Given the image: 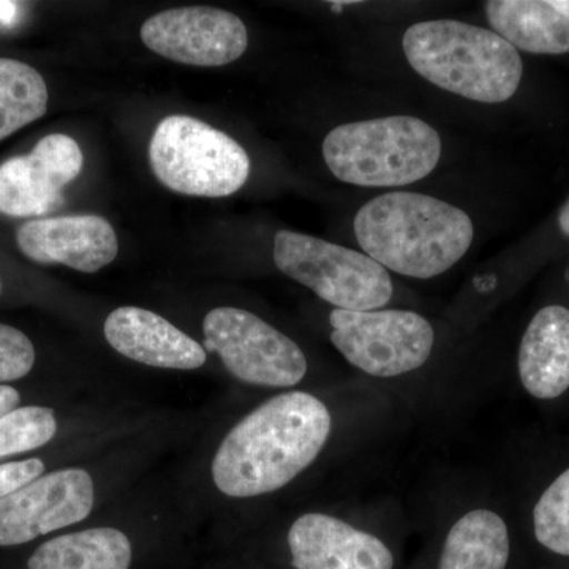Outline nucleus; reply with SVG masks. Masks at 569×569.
Segmentation results:
<instances>
[{
    "mask_svg": "<svg viewBox=\"0 0 569 569\" xmlns=\"http://www.w3.org/2000/svg\"><path fill=\"white\" fill-rule=\"evenodd\" d=\"M328 407L309 392L291 391L254 408L223 438L212 479L228 497L276 492L312 466L331 433Z\"/></svg>",
    "mask_w": 569,
    "mask_h": 569,
    "instance_id": "obj_1",
    "label": "nucleus"
},
{
    "mask_svg": "<svg viewBox=\"0 0 569 569\" xmlns=\"http://www.w3.org/2000/svg\"><path fill=\"white\" fill-rule=\"evenodd\" d=\"M367 257L389 271L432 279L458 263L473 242L468 213L429 194L395 192L373 198L355 217Z\"/></svg>",
    "mask_w": 569,
    "mask_h": 569,
    "instance_id": "obj_2",
    "label": "nucleus"
},
{
    "mask_svg": "<svg viewBox=\"0 0 569 569\" xmlns=\"http://www.w3.org/2000/svg\"><path fill=\"white\" fill-rule=\"evenodd\" d=\"M408 63L437 88L479 103H503L522 81L518 50L498 33L456 20L417 22L403 36Z\"/></svg>",
    "mask_w": 569,
    "mask_h": 569,
    "instance_id": "obj_3",
    "label": "nucleus"
},
{
    "mask_svg": "<svg viewBox=\"0 0 569 569\" xmlns=\"http://www.w3.org/2000/svg\"><path fill=\"white\" fill-rule=\"evenodd\" d=\"M325 162L339 181L359 187H399L436 170L441 138L411 116L343 123L326 134Z\"/></svg>",
    "mask_w": 569,
    "mask_h": 569,
    "instance_id": "obj_4",
    "label": "nucleus"
},
{
    "mask_svg": "<svg viewBox=\"0 0 569 569\" xmlns=\"http://www.w3.org/2000/svg\"><path fill=\"white\" fill-rule=\"evenodd\" d=\"M153 174L173 192L223 198L247 182L250 159L227 133L189 116H170L149 144Z\"/></svg>",
    "mask_w": 569,
    "mask_h": 569,
    "instance_id": "obj_5",
    "label": "nucleus"
},
{
    "mask_svg": "<svg viewBox=\"0 0 569 569\" xmlns=\"http://www.w3.org/2000/svg\"><path fill=\"white\" fill-rule=\"evenodd\" d=\"M274 261L280 272L336 309L370 312L387 306L395 295L388 269L376 260L309 234L279 231Z\"/></svg>",
    "mask_w": 569,
    "mask_h": 569,
    "instance_id": "obj_6",
    "label": "nucleus"
},
{
    "mask_svg": "<svg viewBox=\"0 0 569 569\" xmlns=\"http://www.w3.org/2000/svg\"><path fill=\"white\" fill-rule=\"evenodd\" d=\"M331 342L351 366L372 377L413 372L432 355V326L410 310H332Z\"/></svg>",
    "mask_w": 569,
    "mask_h": 569,
    "instance_id": "obj_7",
    "label": "nucleus"
},
{
    "mask_svg": "<svg viewBox=\"0 0 569 569\" xmlns=\"http://www.w3.org/2000/svg\"><path fill=\"white\" fill-rule=\"evenodd\" d=\"M204 350L217 353L231 376L266 388L296 387L307 373L298 343L247 310L219 307L204 318Z\"/></svg>",
    "mask_w": 569,
    "mask_h": 569,
    "instance_id": "obj_8",
    "label": "nucleus"
},
{
    "mask_svg": "<svg viewBox=\"0 0 569 569\" xmlns=\"http://www.w3.org/2000/svg\"><path fill=\"white\" fill-rule=\"evenodd\" d=\"M93 481L81 468L52 471L0 498V546H18L91 515Z\"/></svg>",
    "mask_w": 569,
    "mask_h": 569,
    "instance_id": "obj_9",
    "label": "nucleus"
},
{
    "mask_svg": "<svg viewBox=\"0 0 569 569\" xmlns=\"http://www.w3.org/2000/svg\"><path fill=\"white\" fill-rule=\"evenodd\" d=\"M141 40L170 61L197 67H222L238 61L249 44L241 18L212 7L164 10L146 20Z\"/></svg>",
    "mask_w": 569,
    "mask_h": 569,
    "instance_id": "obj_10",
    "label": "nucleus"
},
{
    "mask_svg": "<svg viewBox=\"0 0 569 569\" xmlns=\"http://www.w3.org/2000/svg\"><path fill=\"white\" fill-rule=\"evenodd\" d=\"M82 152L69 134L41 138L29 156L0 164V212L39 217L63 203L62 189L80 176Z\"/></svg>",
    "mask_w": 569,
    "mask_h": 569,
    "instance_id": "obj_11",
    "label": "nucleus"
},
{
    "mask_svg": "<svg viewBox=\"0 0 569 569\" xmlns=\"http://www.w3.org/2000/svg\"><path fill=\"white\" fill-rule=\"evenodd\" d=\"M18 247L41 264H66L93 274L118 257V236L99 216H69L33 220L22 224Z\"/></svg>",
    "mask_w": 569,
    "mask_h": 569,
    "instance_id": "obj_12",
    "label": "nucleus"
},
{
    "mask_svg": "<svg viewBox=\"0 0 569 569\" xmlns=\"http://www.w3.org/2000/svg\"><path fill=\"white\" fill-rule=\"evenodd\" d=\"M296 569H392L395 557L380 538L332 516L309 512L288 531Z\"/></svg>",
    "mask_w": 569,
    "mask_h": 569,
    "instance_id": "obj_13",
    "label": "nucleus"
},
{
    "mask_svg": "<svg viewBox=\"0 0 569 569\" xmlns=\"http://www.w3.org/2000/svg\"><path fill=\"white\" fill-rule=\"evenodd\" d=\"M118 353L160 369L193 370L206 362V350L163 317L140 307L112 310L103 326Z\"/></svg>",
    "mask_w": 569,
    "mask_h": 569,
    "instance_id": "obj_14",
    "label": "nucleus"
},
{
    "mask_svg": "<svg viewBox=\"0 0 569 569\" xmlns=\"http://www.w3.org/2000/svg\"><path fill=\"white\" fill-rule=\"evenodd\" d=\"M519 377L539 400L557 399L569 388V310L549 306L530 321L519 348Z\"/></svg>",
    "mask_w": 569,
    "mask_h": 569,
    "instance_id": "obj_15",
    "label": "nucleus"
},
{
    "mask_svg": "<svg viewBox=\"0 0 569 569\" xmlns=\"http://www.w3.org/2000/svg\"><path fill=\"white\" fill-rule=\"evenodd\" d=\"M485 7L493 32L512 47L533 54L569 52V20L552 3L490 0Z\"/></svg>",
    "mask_w": 569,
    "mask_h": 569,
    "instance_id": "obj_16",
    "label": "nucleus"
},
{
    "mask_svg": "<svg viewBox=\"0 0 569 569\" xmlns=\"http://www.w3.org/2000/svg\"><path fill=\"white\" fill-rule=\"evenodd\" d=\"M132 545L111 527L74 531L43 542L29 559V569H130Z\"/></svg>",
    "mask_w": 569,
    "mask_h": 569,
    "instance_id": "obj_17",
    "label": "nucleus"
},
{
    "mask_svg": "<svg viewBox=\"0 0 569 569\" xmlns=\"http://www.w3.org/2000/svg\"><path fill=\"white\" fill-rule=\"evenodd\" d=\"M509 560L507 523L489 509H475L449 530L438 569H505Z\"/></svg>",
    "mask_w": 569,
    "mask_h": 569,
    "instance_id": "obj_18",
    "label": "nucleus"
},
{
    "mask_svg": "<svg viewBox=\"0 0 569 569\" xmlns=\"http://www.w3.org/2000/svg\"><path fill=\"white\" fill-rule=\"evenodd\" d=\"M48 88L43 77L17 59L0 58V141L44 116Z\"/></svg>",
    "mask_w": 569,
    "mask_h": 569,
    "instance_id": "obj_19",
    "label": "nucleus"
},
{
    "mask_svg": "<svg viewBox=\"0 0 569 569\" xmlns=\"http://www.w3.org/2000/svg\"><path fill=\"white\" fill-rule=\"evenodd\" d=\"M56 432L58 421L51 408H14L0 418V458L43 447Z\"/></svg>",
    "mask_w": 569,
    "mask_h": 569,
    "instance_id": "obj_20",
    "label": "nucleus"
},
{
    "mask_svg": "<svg viewBox=\"0 0 569 569\" xmlns=\"http://www.w3.org/2000/svg\"><path fill=\"white\" fill-rule=\"evenodd\" d=\"M533 529L539 545L569 557V468L539 497L533 509Z\"/></svg>",
    "mask_w": 569,
    "mask_h": 569,
    "instance_id": "obj_21",
    "label": "nucleus"
},
{
    "mask_svg": "<svg viewBox=\"0 0 569 569\" xmlns=\"http://www.w3.org/2000/svg\"><path fill=\"white\" fill-rule=\"evenodd\" d=\"M36 350L24 332L0 323V383L20 380L31 372Z\"/></svg>",
    "mask_w": 569,
    "mask_h": 569,
    "instance_id": "obj_22",
    "label": "nucleus"
},
{
    "mask_svg": "<svg viewBox=\"0 0 569 569\" xmlns=\"http://www.w3.org/2000/svg\"><path fill=\"white\" fill-rule=\"evenodd\" d=\"M44 466L40 459L22 460V462L3 463L0 466V498L9 496L13 490L22 488L43 475Z\"/></svg>",
    "mask_w": 569,
    "mask_h": 569,
    "instance_id": "obj_23",
    "label": "nucleus"
},
{
    "mask_svg": "<svg viewBox=\"0 0 569 569\" xmlns=\"http://www.w3.org/2000/svg\"><path fill=\"white\" fill-rule=\"evenodd\" d=\"M20 392L17 389L0 385V418L13 411L20 403Z\"/></svg>",
    "mask_w": 569,
    "mask_h": 569,
    "instance_id": "obj_24",
    "label": "nucleus"
},
{
    "mask_svg": "<svg viewBox=\"0 0 569 569\" xmlns=\"http://www.w3.org/2000/svg\"><path fill=\"white\" fill-rule=\"evenodd\" d=\"M20 18V6L17 2H2L0 0V26L11 28Z\"/></svg>",
    "mask_w": 569,
    "mask_h": 569,
    "instance_id": "obj_25",
    "label": "nucleus"
},
{
    "mask_svg": "<svg viewBox=\"0 0 569 569\" xmlns=\"http://www.w3.org/2000/svg\"><path fill=\"white\" fill-rule=\"evenodd\" d=\"M559 228L561 233L569 238V200L563 204L559 213Z\"/></svg>",
    "mask_w": 569,
    "mask_h": 569,
    "instance_id": "obj_26",
    "label": "nucleus"
},
{
    "mask_svg": "<svg viewBox=\"0 0 569 569\" xmlns=\"http://www.w3.org/2000/svg\"><path fill=\"white\" fill-rule=\"evenodd\" d=\"M552 7L569 20V0H552Z\"/></svg>",
    "mask_w": 569,
    "mask_h": 569,
    "instance_id": "obj_27",
    "label": "nucleus"
},
{
    "mask_svg": "<svg viewBox=\"0 0 569 569\" xmlns=\"http://www.w3.org/2000/svg\"><path fill=\"white\" fill-rule=\"evenodd\" d=\"M0 291H2V287H0Z\"/></svg>",
    "mask_w": 569,
    "mask_h": 569,
    "instance_id": "obj_28",
    "label": "nucleus"
}]
</instances>
